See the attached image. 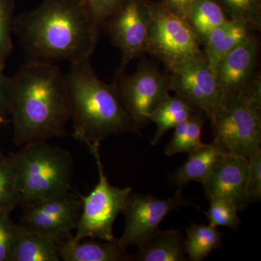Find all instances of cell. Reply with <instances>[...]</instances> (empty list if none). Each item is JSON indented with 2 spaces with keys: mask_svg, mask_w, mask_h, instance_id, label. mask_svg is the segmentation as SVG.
I'll list each match as a JSON object with an SVG mask.
<instances>
[{
  "mask_svg": "<svg viewBox=\"0 0 261 261\" xmlns=\"http://www.w3.org/2000/svg\"><path fill=\"white\" fill-rule=\"evenodd\" d=\"M98 29L82 0H42L13 23L28 61L51 64L90 58Z\"/></svg>",
  "mask_w": 261,
  "mask_h": 261,
  "instance_id": "cell-1",
  "label": "cell"
},
{
  "mask_svg": "<svg viewBox=\"0 0 261 261\" xmlns=\"http://www.w3.org/2000/svg\"><path fill=\"white\" fill-rule=\"evenodd\" d=\"M13 140L23 146L66 135L70 118L65 75L51 63L28 61L10 77Z\"/></svg>",
  "mask_w": 261,
  "mask_h": 261,
  "instance_id": "cell-2",
  "label": "cell"
},
{
  "mask_svg": "<svg viewBox=\"0 0 261 261\" xmlns=\"http://www.w3.org/2000/svg\"><path fill=\"white\" fill-rule=\"evenodd\" d=\"M70 118L76 140L87 147L111 136L140 130L123 106L114 82L98 78L90 58L70 63L65 75Z\"/></svg>",
  "mask_w": 261,
  "mask_h": 261,
  "instance_id": "cell-3",
  "label": "cell"
},
{
  "mask_svg": "<svg viewBox=\"0 0 261 261\" xmlns=\"http://www.w3.org/2000/svg\"><path fill=\"white\" fill-rule=\"evenodd\" d=\"M13 156L20 205H30L70 192L73 161L68 151L44 141L23 145Z\"/></svg>",
  "mask_w": 261,
  "mask_h": 261,
  "instance_id": "cell-4",
  "label": "cell"
},
{
  "mask_svg": "<svg viewBox=\"0 0 261 261\" xmlns=\"http://www.w3.org/2000/svg\"><path fill=\"white\" fill-rule=\"evenodd\" d=\"M261 84L257 76L243 92L226 96L210 118L211 143L224 154L251 159L261 152Z\"/></svg>",
  "mask_w": 261,
  "mask_h": 261,
  "instance_id": "cell-5",
  "label": "cell"
},
{
  "mask_svg": "<svg viewBox=\"0 0 261 261\" xmlns=\"http://www.w3.org/2000/svg\"><path fill=\"white\" fill-rule=\"evenodd\" d=\"M99 144L89 146L97 163L99 180L97 185L87 196H80L82 207L77 224L75 240L86 238L112 241L116 240L113 235V226L118 215L122 213L127 198L132 192L130 187H113L108 181L104 172Z\"/></svg>",
  "mask_w": 261,
  "mask_h": 261,
  "instance_id": "cell-6",
  "label": "cell"
},
{
  "mask_svg": "<svg viewBox=\"0 0 261 261\" xmlns=\"http://www.w3.org/2000/svg\"><path fill=\"white\" fill-rule=\"evenodd\" d=\"M150 10L146 53L168 68L191 60H205L200 43L183 19L170 13L160 1H149Z\"/></svg>",
  "mask_w": 261,
  "mask_h": 261,
  "instance_id": "cell-7",
  "label": "cell"
},
{
  "mask_svg": "<svg viewBox=\"0 0 261 261\" xmlns=\"http://www.w3.org/2000/svg\"><path fill=\"white\" fill-rule=\"evenodd\" d=\"M123 106L139 128L150 122L154 111L170 94L168 74L147 62H141L132 75L120 69L114 80Z\"/></svg>",
  "mask_w": 261,
  "mask_h": 261,
  "instance_id": "cell-8",
  "label": "cell"
},
{
  "mask_svg": "<svg viewBox=\"0 0 261 261\" xmlns=\"http://www.w3.org/2000/svg\"><path fill=\"white\" fill-rule=\"evenodd\" d=\"M181 192L171 198L159 199L154 195L130 192L123 213L126 219L124 231L118 240L121 247H140L157 232L160 224L171 211L189 205Z\"/></svg>",
  "mask_w": 261,
  "mask_h": 261,
  "instance_id": "cell-9",
  "label": "cell"
},
{
  "mask_svg": "<svg viewBox=\"0 0 261 261\" xmlns=\"http://www.w3.org/2000/svg\"><path fill=\"white\" fill-rule=\"evenodd\" d=\"M170 90L189 101L210 119L226 94L205 60H191L168 68Z\"/></svg>",
  "mask_w": 261,
  "mask_h": 261,
  "instance_id": "cell-10",
  "label": "cell"
},
{
  "mask_svg": "<svg viewBox=\"0 0 261 261\" xmlns=\"http://www.w3.org/2000/svg\"><path fill=\"white\" fill-rule=\"evenodd\" d=\"M150 10L148 0H125L102 24L111 42L121 51V66L146 53Z\"/></svg>",
  "mask_w": 261,
  "mask_h": 261,
  "instance_id": "cell-11",
  "label": "cell"
},
{
  "mask_svg": "<svg viewBox=\"0 0 261 261\" xmlns=\"http://www.w3.org/2000/svg\"><path fill=\"white\" fill-rule=\"evenodd\" d=\"M24 207L22 224L59 243L76 228L82 203L80 197L68 192Z\"/></svg>",
  "mask_w": 261,
  "mask_h": 261,
  "instance_id": "cell-12",
  "label": "cell"
},
{
  "mask_svg": "<svg viewBox=\"0 0 261 261\" xmlns=\"http://www.w3.org/2000/svg\"><path fill=\"white\" fill-rule=\"evenodd\" d=\"M248 175V160L227 154L201 184L209 200L224 199L232 202L239 211H242L248 205L245 197Z\"/></svg>",
  "mask_w": 261,
  "mask_h": 261,
  "instance_id": "cell-13",
  "label": "cell"
},
{
  "mask_svg": "<svg viewBox=\"0 0 261 261\" xmlns=\"http://www.w3.org/2000/svg\"><path fill=\"white\" fill-rule=\"evenodd\" d=\"M258 51V41L252 35L218 63L214 73L226 96L243 92L256 78Z\"/></svg>",
  "mask_w": 261,
  "mask_h": 261,
  "instance_id": "cell-14",
  "label": "cell"
},
{
  "mask_svg": "<svg viewBox=\"0 0 261 261\" xmlns=\"http://www.w3.org/2000/svg\"><path fill=\"white\" fill-rule=\"evenodd\" d=\"M90 240L82 242L73 236L58 243L60 258L64 261H125L130 260L126 248L118 240Z\"/></svg>",
  "mask_w": 261,
  "mask_h": 261,
  "instance_id": "cell-15",
  "label": "cell"
},
{
  "mask_svg": "<svg viewBox=\"0 0 261 261\" xmlns=\"http://www.w3.org/2000/svg\"><path fill=\"white\" fill-rule=\"evenodd\" d=\"M253 28L243 20L230 19L213 30L203 45L205 61L215 70L220 61L252 35Z\"/></svg>",
  "mask_w": 261,
  "mask_h": 261,
  "instance_id": "cell-16",
  "label": "cell"
},
{
  "mask_svg": "<svg viewBox=\"0 0 261 261\" xmlns=\"http://www.w3.org/2000/svg\"><path fill=\"white\" fill-rule=\"evenodd\" d=\"M58 243L46 235L17 225L16 238L11 261H58Z\"/></svg>",
  "mask_w": 261,
  "mask_h": 261,
  "instance_id": "cell-17",
  "label": "cell"
},
{
  "mask_svg": "<svg viewBox=\"0 0 261 261\" xmlns=\"http://www.w3.org/2000/svg\"><path fill=\"white\" fill-rule=\"evenodd\" d=\"M185 239L178 230H159L148 241L139 247L138 252L130 260L185 261Z\"/></svg>",
  "mask_w": 261,
  "mask_h": 261,
  "instance_id": "cell-18",
  "label": "cell"
},
{
  "mask_svg": "<svg viewBox=\"0 0 261 261\" xmlns=\"http://www.w3.org/2000/svg\"><path fill=\"white\" fill-rule=\"evenodd\" d=\"M222 151L214 144H205L189 153L183 166L171 175V181L178 186V192L187 184L192 181L202 183L218 163L224 157Z\"/></svg>",
  "mask_w": 261,
  "mask_h": 261,
  "instance_id": "cell-19",
  "label": "cell"
},
{
  "mask_svg": "<svg viewBox=\"0 0 261 261\" xmlns=\"http://www.w3.org/2000/svg\"><path fill=\"white\" fill-rule=\"evenodd\" d=\"M197 111L199 110L185 98L177 94L174 96L169 94L150 117V122H153L157 126L151 145H157L168 130L188 119Z\"/></svg>",
  "mask_w": 261,
  "mask_h": 261,
  "instance_id": "cell-20",
  "label": "cell"
},
{
  "mask_svg": "<svg viewBox=\"0 0 261 261\" xmlns=\"http://www.w3.org/2000/svg\"><path fill=\"white\" fill-rule=\"evenodd\" d=\"M216 0H195L185 20L200 44L213 30L228 20Z\"/></svg>",
  "mask_w": 261,
  "mask_h": 261,
  "instance_id": "cell-21",
  "label": "cell"
},
{
  "mask_svg": "<svg viewBox=\"0 0 261 261\" xmlns=\"http://www.w3.org/2000/svg\"><path fill=\"white\" fill-rule=\"evenodd\" d=\"M205 116L203 113L197 111L173 128L172 139L165 149L166 155L171 157L180 153L189 154L204 145L201 135Z\"/></svg>",
  "mask_w": 261,
  "mask_h": 261,
  "instance_id": "cell-22",
  "label": "cell"
},
{
  "mask_svg": "<svg viewBox=\"0 0 261 261\" xmlns=\"http://www.w3.org/2000/svg\"><path fill=\"white\" fill-rule=\"evenodd\" d=\"M222 236L217 227L208 224H192L187 228L185 252L192 261H201L219 247Z\"/></svg>",
  "mask_w": 261,
  "mask_h": 261,
  "instance_id": "cell-23",
  "label": "cell"
},
{
  "mask_svg": "<svg viewBox=\"0 0 261 261\" xmlns=\"http://www.w3.org/2000/svg\"><path fill=\"white\" fill-rule=\"evenodd\" d=\"M18 205L20 196L14 156L13 154L6 156L0 152V212H12Z\"/></svg>",
  "mask_w": 261,
  "mask_h": 261,
  "instance_id": "cell-24",
  "label": "cell"
},
{
  "mask_svg": "<svg viewBox=\"0 0 261 261\" xmlns=\"http://www.w3.org/2000/svg\"><path fill=\"white\" fill-rule=\"evenodd\" d=\"M230 19L247 22L254 29L260 27L261 0H216Z\"/></svg>",
  "mask_w": 261,
  "mask_h": 261,
  "instance_id": "cell-25",
  "label": "cell"
},
{
  "mask_svg": "<svg viewBox=\"0 0 261 261\" xmlns=\"http://www.w3.org/2000/svg\"><path fill=\"white\" fill-rule=\"evenodd\" d=\"M15 8V0H0V66L3 68L13 50Z\"/></svg>",
  "mask_w": 261,
  "mask_h": 261,
  "instance_id": "cell-26",
  "label": "cell"
},
{
  "mask_svg": "<svg viewBox=\"0 0 261 261\" xmlns=\"http://www.w3.org/2000/svg\"><path fill=\"white\" fill-rule=\"evenodd\" d=\"M205 215L209 224L218 226H227L238 231L241 224L238 216V209L232 202L224 199H212Z\"/></svg>",
  "mask_w": 261,
  "mask_h": 261,
  "instance_id": "cell-27",
  "label": "cell"
},
{
  "mask_svg": "<svg viewBox=\"0 0 261 261\" xmlns=\"http://www.w3.org/2000/svg\"><path fill=\"white\" fill-rule=\"evenodd\" d=\"M9 211L0 212V261H11L16 238L17 225Z\"/></svg>",
  "mask_w": 261,
  "mask_h": 261,
  "instance_id": "cell-28",
  "label": "cell"
},
{
  "mask_svg": "<svg viewBox=\"0 0 261 261\" xmlns=\"http://www.w3.org/2000/svg\"><path fill=\"white\" fill-rule=\"evenodd\" d=\"M94 23L98 27L108 20L125 0H82Z\"/></svg>",
  "mask_w": 261,
  "mask_h": 261,
  "instance_id": "cell-29",
  "label": "cell"
},
{
  "mask_svg": "<svg viewBox=\"0 0 261 261\" xmlns=\"http://www.w3.org/2000/svg\"><path fill=\"white\" fill-rule=\"evenodd\" d=\"M249 161V175L245 197L247 204L258 202L261 199V152Z\"/></svg>",
  "mask_w": 261,
  "mask_h": 261,
  "instance_id": "cell-30",
  "label": "cell"
},
{
  "mask_svg": "<svg viewBox=\"0 0 261 261\" xmlns=\"http://www.w3.org/2000/svg\"><path fill=\"white\" fill-rule=\"evenodd\" d=\"M4 68L0 66V116L9 115L10 77L5 75Z\"/></svg>",
  "mask_w": 261,
  "mask_h": 261,
  "instance_id": "cell-31",
  "label": "cell"
},
{
  "mask_svg": "<svg viewBox=\"0 0 261 261\" xmlns=\"http://www.w3.org/2000/svg\"><path fill=\"white\" fill-rule=\"evenodd\" d=\"M161 1L170 13L185 20L195 0H161Z\"/></svg>",
  "mask_w": 261,
  "mask_h": 261,
  "instance_id": "cell-32",
  "label": "cell"
},
{
  "mask_svg": "<svg viewBox=\"0 0 261 261\" xmlns=\"http://www.w3.org/2000/svg\"><path fill=\"white\" fill-rule=\"evenodd\" d=\"M4 117L0 116V126H1V125L3 124V123H4Z\"/></svg>",
  "mask_w": 261,
  "mask_h": 261,
  "instance_id": "cell-33",
  "label": "cell"
}]
</instances>
